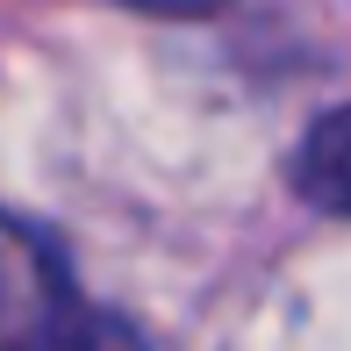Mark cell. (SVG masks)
Masks as SVG:
<instances>
[{"label":"cell","instance_id":"cell-1","mask_svg":"<svg viewBox=\"0 0 351 351\" xmlns=\"http://www.w3.org/2000/svg\"><path fill=\"white\" fill-rule=\"evenodd\" d=\"M72 323V280L65 258L0 208V351H58Z\"/></svg>","mask_w":351,"mask_h":351},{"label":"cell","instance_id":"cell-2","mask_svg":"<svg viewBox=\"0 0 351 351\" xmlns=\"http://www.w3.org/2000/svg\"><path fill=\"white\" fill-rule=\"evenodd\" d=\"M294 186L323 215H351V108H330L294 151Z\"/></svg>","mask_w":351,"mask_h":351}]
</instances>
